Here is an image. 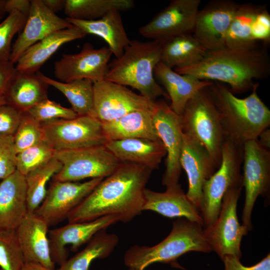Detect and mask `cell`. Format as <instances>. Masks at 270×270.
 Segmentation results:
<instances>
[{
    "label": "cell",
    "instance_id": "e0dca14e",
    "mask_svg": "<svg viewBox=\"0 0 270 270\" xmlns=\"http://www.w3.org/2000/svg\"><path fill=\"white\" fill-rule=\"evenodd\" d=\"M238 4L232 0H214L198 10L192 34L206 50L225 46L226 36Z\"/></svg>",
    "mask_w": 270,
    "mask_h": 270
},
{
    "label": "cell",
    "instance_id": "816d5d0a",
    "mask_svg": "<svg viewBox=\"0 0 270 270\" xmlns=\"http://www.w3.org/2000/svg\"><path fill=\"white\" fill-rule=\"evenodd\" d=\"M4 104H6L5 96L3 94H0V106Z\"/></svg>",
    "mask_w": 270,
    "mask_h": 270
},
{
    "label": "cell",
    "instance_id": "9c48e42d",
    "mask_svg": "<svg viewBox=\"0 0 270 270\" xmlns=\"http://www.w3.org/2000/svg\"><path fill=\"white\" fill-rule=\"evenodd\" d=\"M62 164L52 180L78 182L85 178H105L120 162L104 145L55 151Z\"/></svg>",
    "mask_w": 270,
    "mask_h": 270
},
{
    "label": "cell",
    "instance_id": "5bb4252c",
    "mask_svg": "<svg viewBox=\"0 0 270 270\" xmlns=\"http://www.w3.org/2000/svg\"><path fill=\"white\" fill-rule=\"evenodd\" d=\"M200 0H172L138 29L140 34L152 40H166L192 34Z\"/></svg>",
    "mask_w": 270,
    "mask_h": 270
},
{
    "label": "cell",
    "instance_id": "7dc6e473",
    "mask_svg": "<svg viewBox=\"0 0 270 270\" xmlns=\"http://www.w3.org/2000/svg\"><path fill=\"white\" fill-rule=\"evenodd\" d=\"M44 5L52 12H56L64 9L66 0H42Z\"/></svg>",
    "mask_w": 270,
    "mask_h": 270
},
{
    "label": "cell",
    "instance_id": "44dd1931",
    "mask_svg": "<svg viewBox=\"0 0 270 270\" xmlns=\"http://www.w3.org/2000/svg\"><path fill=\"white\" fill-rule=\"evenodd\" d=\"M48 225L36 212L26 214L15 230L24 262L55 268L51 256Z\"/></svg>",
    "mask_w": 270,
    "mask_h": 270
},
{
    "label": "cell",
    "instance_id": "484cf974",
    "mask_svg": "<svg viewBox=\"0 0 270 270\" xmlns=\"http://www.w3.org/2000/svg\"><path fill=\"white\" fill-rule=\"evenodd\" d=\"M86 35L74 26L54 32L29 48L16 62V68L22 72L36 73L61 46Z\"/></svg>",
    "mask_w": 270,
    "mask_h": 270
},
{
    "label": "cell",
    "instance_id": "f5cc1de1",
    "mask_svg": "<svg viewBox=\"0 0 270 270\" xmlns=\"http://www.w3.org/2000/svg\"><path fill=\"white\" fill-rule=\"evenodd\" d=\"M128 270H138L135 269V268H129V269Z\"/></svg>",
    "mask_w": 270,
    "mask_h": 270
},
{
    "label": "cell",
    "instance_id": "f907efd6",
    "mask_svg": "<svg viewBox=\"0 0 270 270\" xmlns=\"http://www.w3.org/2000/svg\"><path fill=\"white\" fill-rule=\"evenodd\" d=\"M5 4L6 0H0V20L2 18L4 14L6 12Z\"/></svg>",
    "mask_w": 270,
    "mask_h": 270
},
{
    "label": "cell",
    "instance_id": "8d00e7d4",
    "mask_svg": "<svg viewBox=\"0 0 270 270\" xmlns=\"http://www.w3.org/2000/svg\"><path fill=\"white\" fill-rule=\"evenodd\" d=\"M25 262L15 230H0V268L22 270Z\"/></svg>",
    "mask_w": 270,
    "mask_h": 270
},
{
    "label": "cell",
    "instance_id": "7bdbcfd3",
    "mask_svg": "<svg viewBox=\"0 0 270 270\" xmlns=\"http://www.w3.org/2000/svg\"><path fill=\"white\" fill-rule=\"evenodd\" d=\"M251 36L253 40L268 43L270 41V14L264 6H260L254 20Z\"/></svg>",
    "mask_w": 270,
    "mask_h": 270
},
{
    "label": "cell",
    "instance_id": "d6986e66",
    "mask_svg": "<svg viewBox=\"0 0 270 270\" xmlns=\"http://www.w3.org/2000/svg\"><path fill=\"white\" fill-rule=\"evenodd\" d=\"M72 26L49 10L42 0H30L26 22L12 46L10 61L16 64L31 46L49 34Z\"/></svg>",
    "mask_w": 270,
    "mask_h": 270
},
{
    "label": "cell",
    "instance_id": "c3c4849f",
    "mask_svg": "<svg viewBox=\"0 0 270 270\" xmlns=\"http://www.w3.org/2000/svg\"><path fill=\"white\" fill-rule=\"evenodd\" d=\"M257 140L260 144L265 148L270 150V130L266 128L258 135Z\"/></svg>",
    "mask_w": 270,
    "mask_h": 270
},
{
    "label": "cell",
    "instance_id": "ac0fdd59",
    "mask_svg": "<svg viewBox=\"0 0 270 270\" xmlns=\"http://www.w3.org/2000/svg\"><path fill=\"white\" fill-rule=\"evenodd\" d=\"M120 222L118 216L108 215L96 220L80 222L68 223L48 231L51 256L54 262L60 266L68 257V245L76 252L88 243L98 232Z\"/></svg>",
    "mask_w": 270,
    "mask_h": 270
},
{
    "label": "cell",
    "instance_id": "74e56055",
    "mask_svg": "<svg viewBox=\"0 0 270 270\" xmlns=\"http://www.w3.org/2000/svg\"><path fill=\"white\" fill-rule=\"evenodd\" d=\"M0 22V61H8L12 50V42L15 34L23 28L28 13L12 10Z\"/></svg>",
    "mask_w": 270,
    "mask_h": 270
},
{
    "label": "cell",
    "instance_id": "60d3db41",
    "mask_svg": "<svg viewBox=\"0 0 270 270\" xmlns=\"http://www.w3.org/2000/svg\"><path fill=\"white\" fill-rule=\"evenodd\" d=\"M17 154L13 136H0V180L16 170Z\"/></svg>",
    "mask_w": 270,
    "mask_h": 270
},
{
    "label": "cell",
    "instance_id": "f6af8a7d",
    "mask_svg": "<svg viewBox=\"0 0 270 270\" xmlns=\"http://www.w3.org/2000/svg\"><path fill=\"white\" fill-rule=\"evenodd\" d=\"M16 70L14 64L8 61H0V94L4 95Z\"/></svg>",
    "mask_w": 270,
    "mask_h": 270
},
{
    "label": "cell",
    "instance_id": "ffe728a7",
    "mask_svg": "<svg viewBox=\"0 0 270 270\" xmlns=\"http://www.w3.org/2000/svg\"><path fill=\"white\" fill-rule=\"evenodd\" d=\"M180 164L186 174L188 187L186 195L200 212L202 190L216 168L206 148L192 136L183 133Z\"/></svg>",
    "mask_w": 270,
    "mask_h": 270
},
{
    "label": "cell",
    "instance_id": "d590c367",
    "mask_svg": "<svg viewBox=\"0 0 270 270\" xmlns=\"http://www.w3.org/2000/svg\"><path fill=\"white\" fill-rule=\"evenodd\" d=\"M54 150L44 140L17 154L16 170L24 176L54 157Z\"/></svg>",
    "mask_w": 270,
    "mask_h": 270
},
{
    "label": "cell",
    "instance_id": "4fadbf2b",
    "mask_svg": "<svg viewBox=\"0 0 270 270\" xmlns=\"http://www.w3.org/2000/svg\"><path fill=\"white\" fill-rule=\"evenodd\" d=\"M154 126L166 151V169L162 184L166 188L178 184L182 168L180 156L183 141L180 116L174 112L166 102L156 101L152 112Z\"/></svg>",
    "mask_w": 270,
    "mask_h": 270
},
{
    "label": "cell",
    "instance_id": "b9f144b4",
    "mask_svg": "<svg viewBox=\"0 0 270 270\" xmlns=\"http://www.w3.org/2000/svg\"><path fill=\"white\" fill-rule=\"evenodd\" d=\"M22 112L14 106H0V136H14L20 122Z\"/></svg>",
    "mask_w": 270,
    "mask_h": 270
},
{
    "label": "cell",
    "instance_id": "277c9868",
    "mask_svg": "<svg viewBox=\"0 0 270 270\" xmlns=\"http://www.w3.org/2000/svg\"><path fill=\"white\" fill-rule=\"evenodd\" d=\"M166 40H130L122 54L109 63L104 78L125 86H130L153 101L159 97L169 99L166 92L155 80L154 70L160 61Z\"/></svg>",
    "mask_w": 270,
    "mask_h": 270
},
{
    "label": "cell",
    "instance_id": "5b68a950",
    "mask_svg": "<svg viewBox=\"0 0 270 270\" xmlns=\"http://www.w3.org/2000/svg\"><path fill=\"white\" fill-rule=\"evenodd\" d=\"M212 250L203 226L180 218L174 222L170 233L160 242L152 246L134 245L127 250L124 260L129 268L144 270L155 262L172 263L190 252Z\"/></svg>",
    "mask_w": 270,
    "mask_h": 270
},
{
    "label": "cell",
    "instance_id": "cb8c5ba5",
    "mask_svg": "<svg viewBox=\"0 0 270 270\" xmlns=\"http://www.w3.org/2000/svg\"><path fill=\"white\" fill-rule=\"evenodd\" d=\"M104 146L120 162L134 164L153 170L158 168L166 151L161 142L134 138L108 140Z\"/></svg>",
    "mask_w": 270,
    "mask_h": 270
},
{
    "label": "cell",
    "instance_id": "4dcf8cb0",
    "mask_svg": "<svg viewBox=\"0 0 270 270\" xmlns=\"http://www.w3.org/2000/svg\"><path fill=\"white\" fill-rule=\"evenodd\" d=\"M106 229L96 233L86 246L60 266V270H89L92 261L108 256L118 243L114 234H109Z\"/></svg>",
    "mask_w": 270,
    "mask_h": 270
},
{
    "label": "cell",
    "instance_id": "9a60e30c",
    "mask_svg": "<svg viewBox=\"0 0 270 270\" xmlns=\"http://www.w3.org/2000/svg\"><path fill=\"white\" fill-rule=\"evenodd\" d=\"M104 178H95L84 182L52 180L46 196L34 212L48 226L66 218L70 213Z\"/></svg>",
    "mask_w": 270,
    "mask_h": 270
},
{
    "label": "cell",
    "instance_id": "836d02e7",
    "mask_svg": "<svg viewBox=\"0 0 270 270\" xmlns=\"http://www.w3.org/2000/svg\"><path fill=\"white\" fill-rule=\"evenodd\" d=\"M260 6L252 3L238 4L226 36L225 46L248 48L258 46L252 38L251 30Z\"/></svg>",
    "mask_w": 270,
    "mask_h": 270
},
{
    "label": "cell",
    "instance_id": "ba28073f",
    "mask_svg": "<svg viewBox=\"0 0 270 270\" xmlns=\"http://www.w3.org/2000/svg\"><path fill=\"white\" fill-rule=\"evenodd\" d=\"M242 187V182L228 190L223 198L218 218L212 224L204 228L212 250L222 260L227 256L240 258L241 241L249 232L240 224L237 216V204Z\"/></svg>",
    "mask_w": 270,
    "mask_h": 270
},
{
    "label": "cell",
    "instance_id": "681fc988",
    "mask_svg": "<svg viewBox=\"0 0 270 270\" xmlns=\"http://www.w3.org/2000/svg\"><path fill=\"white\" fill-rule=\"evenodd\" d=\"M22 270H60L46 267L40 264L33 262H26L23 266Z\"/></svg>",
    "mask_w": 270,
    "mask_h": 270
},
{
    "label": "cell",
    "instance_id": "ee69618b",
    "mask_svg": "<svg viewBox=\"0 0 270 270\" xmlns=\"http://www.w3.org/2000/svg\"><path fill=\"white\" fill-rule=\"evenodd\" d=\"M222 260L224 263V270H270V254L260 262L251 266H243L239 258L232 256H226Z\"/></svg>",
    "mask_w": 270,
    "mask_h": 270
},
{
    "label": "cell",
    "instance_id": "83f0119b",
    "mask_svg": "<svg viewBox=\"0 0 270 270\" xmlns=\"http://www.w3.org/2000/svg\"><path fill=\"white\" fill-rule=\"evenodd\" d=\"M153 110L132 112L115 120L102 123L107 141L134 138L160 141L154 124Z\"/></svg>",
    "mask_w": 270,
    "mask_h": 270
},
{
    "label": "cell",
    "instance_id": "52a82bcc",
    "mask_svg": "<svg viewBox=\"0 0 270 270\" xmlns=\"http://www.w3.org/2000/svg\"><path fill=\"white\" fill-rule=\"evenodd\" d=\"M242 160L243 145L226 138L220 164L202 188L200 212L204 228L212 224L218 218L223 198L228 190L242 182L240 174Z\"/></svg>",
    "mask_w": 270,
    "mask_h": 270
},
{
    "label": "cell",
    "instance_id": "2e32d148",
    "mask_svg": "<svg viewBox=\"0 0 270 270\" xmlns=\"http://www.w3.org/2000/svg\"><path fill=\"white\" fill-rule=\"evenodd\" d=\"M112 54L106 47L94 48L88 42L76 54H64L54 64L55 76L61 82L88 79L93 82L104 80Z\"/></svg>",
    "mask_w": 270,
    "mask_h": 270
},
{
    "label": "cell",
    "instance_id": "d4e9b609",
    "mask_svg": "<svg viewBox=\"0 0 270 270\" xmlns=\"http://www.w3.org/2000/svg\"><path fill=\"white\" fill-rule=\"evenodd\" d=\"M154 74L166 90L171 101L170 108L179 116L182 115L187 102L198 92L213 83L180 74L160 61L155 66Z\"/></svg>",
    "mask_w": 270,
    "mask_h": 270
},
{
    "label": "cell",
    "instance_id": "ab89813d",
    "mask_svg": "<svg viewBox=\"0 0 270 270\" xmlns=\"http://www.w3.org/2000/svg\"><path fill=\"white\" fill-rule=\"evenodd\" d=\"M26 112L40 123L58 119H72L78 116L72 108L64 107L48 98Z\"/></svg>",
    "mask_w": 270,
    "mask_h": 270
},
{
    "label": "cell",
    "instance_id": "6da1fadb",
    "mask_svg": "<svg viewBox=\"0 0 270 270\" xmlns=\"http://www.w3.org/2000/svg\"><path fill=\"white\" fill-rule=\"evenodd\" d=\"M153 170L120 162L68 214V223L92 220L114 215L120 222L131 221L143 212L146 186Z\"/></svg>",
    "mask_w": 270,
    "mask_h": 270
},
{
    "label": "cell",
    "instance_id": "7c38bea8",
    "mask_svg": "<svg viewBox=\"0 0 270 270\" xmlns=\"http://www.w3.org/2000/svg\"><path fill=\"white\" fill-rule=\"evenodd\" d=\"M93 116L102 123L130 112L152 110L156 101L138 94L126 86L103 80L94 82Z\"/></svg>",
    "mask_w": 270,
    "mask_h": 270
},
{
    "label": "cell",
    "instance_id": "e575fe53",
    "mask_svg": "<svg viewBox=\"0 0 270 270\" xmlns=\"http://www.w3.org/2000/svg\"><path fill=\"white\" fill-rule=\"evenodd\" d=\"M61 168L60 162L54 157L44 165L24 176L28 212H34L42 203L46 194L47 184L60 170Z\"/></svg>",
    "mask_w": 270,
    "mask_h": 270
},
{
    "label": "cell",
    "instance_id": "8992f818",
    "mask_svg": "<svg viewBox=\"0 0 270 270\" xmlns=\"http://www.w3.org/2000/svg\"><path fill=\"white\" fill-rule=\"evenodd\" d=\"M210 86L200 90L187 102L180 118L183 133L206 148L218 169L226 136Z\"/></svg>",
    "mask_w": 270,
    "mask_h": 270
},
{
    "label": "cell",
    "instance_id": "f546056e",
    "mask_svg": "<svg viewBox=\"0 0 270 270\" xmlns=\"http://www.w3.org/2000/svg\"><path fill=\"white\" fill-rule=\"evenodd\" d=\"M207 52L192 34H182L165 41L160 62L171 68L188 66L200 62Z\"/></svg>",
    "mask_w": 270,
    "mask_h": 270
},
{
    "label": "cell",
    "instance_id": "d6a6232c",
    "mask_svg": "<svg viewBox=\"0 0 270 270\" xmlns=\"http://www.w3.org/2000/svg\"><path fill=\"white\" fill-rule=\"evenodd\" d=\"M134 5L132 0H66L64 10L66 18L90 20L99 19L112 10L127 11Z\"/></svg>",
    "mask_w": 270,
    "mask_h": 270
},
{
    "label": "cell",
    "instance_id": "7a4b0ae2",
    "mask_svg": "<svg viewBox=\"0 0 270 270\" xmlns=\"http://www.w3.org/2000/svg\"><path fill=\"white\" fill-rule=\"evenodd\" d=\"M174 70L200 80L226 83L233 94H240L252 90L256 80L268 77L270 59L268 52L258 46L248 48L224 46L208 51L194 65Z\"/></svg>",
    "mask_w": 270,
    "mask_h": 270
},
{
    "label": "cell",
    "instance_id": "603a6c76",
    "mask_svg": "<svg viewBox=\"0 0 270 270\" xmlns=\"http://www.w3.org/2000/svg\"><path fill=\"white\" fill-rule=\"evenodd\" d=\"M28 212L25 177L16 170L0 183V230H16Z\"/></svg>",
    "mask_w": 270,
    "mask_h": 270
},
{
    "label": "cell",
    "instance_id": "bcb514c9",
    "mask_svg": "<svg viewBox=\"0 0 270 270\" xmlns=\"http://www.w3.org/2000/svg\"><path fill=\"white\" fill-rule=\"evenodd\" d=\"M5 6L7 13L14 10L28 13L30 6V0H6Z\"/></svg>",
    "mask_w": 270,
    "mask_h": 270
},
{
    "label": "cell",
    "instance_id": "4316f807",
    "mask_svg": "<svg viewBox=\"0 0 270 270\" xmlns=\"http://www.w3.org/2000/svg\"><path fill=\"white\" fill-rule=\"evenodd\" d=\"M66 20L86 34H91L102 38L116 58H120L130 40L125 30L120 12L112 10L103 17L95 20H81L68 18Z\"/></svg>",
    "mask_w": 270,
    "mask_h": 270
},
{
    "label": "cell",
    "instance_id": "1f68e13d",
    "mask_svg": "<svg viewBox=\"0 0 270 270\" xmlns=\"http://www.w3.org/2000/svg\"><path fill=\"white\" fill-rule=\"evenodd\" d=\"M38 76L48 86L61 92L70 104L72 109L78 116H93L94 82L88 79L61 82L38 72Z\"/></svg>",
    "mask_w": 270,
    "mask_h": 270
},
{
    "label": "cell",
    "instance_id": "3957f363",
    "mask_svg": "<svg viewBox=\"0 0 270 270\" xmlns=\"http://www.w3.org/2000/svg\"><path fill=\"white\" fill-rule=\"evenodd\" d=\"M256 83L250 94L239 98L230 88L218 82H213L210 90L219 112L226 138L244 145L257 139L259 134L270 124V110L258 94Z\"/></svg>",
    "mask_w": 270,
    "mask_h": 270
},
{
    "label": "cell",
    "instance_id": "f35d334b",
    "mask_svg": "<svg viewBox=\"0 0 270 270\" xmlns=\"http://www.w3.org/2000/svg\"><path fill=\"white\" fill-rule=\"evenodd\" d=\"M14 141L17 153L44 140L42 124L26 112H22Z\"/></svg>",
    "mask_w": 270,
    "mask_h": 270
},
{
    "label": "cell",
    "instance_id": "8fae6325",
    "mask_svg": "<svg viewBox=\"0 0 270 270\" xmlns=\"http://www.w3.org/2000/svg\"><path fill=\"white\" fill-rule=\"evenodd\" d=\"M242 184L245 200L242 224L248 231L252 228V214L258 198L261 196L268 203L270 189V150L261 146L257 140L243 145Z\"/></svg>",
    "mask_w": 270,
    "mask_h": 270
},
{
    "label": "cell",
    "instance_id": "30bf717a",
    "mask_svg": "<svg viewBox=\"0 0 270 270\" xmlns=\"http://www.w3.org/2000/svg\"><path fill=\"white\" fill-rule=\"evenodd\" d=\"M44 140L54 151L104 145L107 142L102 123L95 117L78 116L41 123Z\"/></svg>",
    "mask_w": 270,
    "mask_h": 270
},
{
    "label": "cell",
    "instance_id": "f1b7e54d",
    "mask_svg": "<svg viewBox=\"0 0 270 270\" xmlns=\"http://www.w3.org/2000/svg\"><path fill=\"white\" fill-rule=\"evenodd\" d=\"M48 86L36 72L24 73L16 70L4 94L6 104L26 112L48 98Z\"/></svg>",
    "mask_w": 270,
    "mask_h": 270
},
{
    "label": "cell",
    "instance_id": "7402d4cb",
    "mask_svg": "<svg viewBox=\"0 0 270 270\" xmlns=\"http://www.w3.org/2000/svg\"><path fill=\"white\" fill-rule=\"evenodd\" d=\"M142 210H152L170 218H185L204 227L200 212L188 198L180 184L166 188L164 192L146 188Z\"/></svg>",
    "mask_w": 270,
    "mask_h": 270
}]
</instances>
